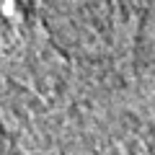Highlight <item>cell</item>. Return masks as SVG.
Segmentation results:
<instances>
[{"instance_id":"obj_1","label":"cell","mask_w":155,"mask_h":155,"mask_svg":"<svg viewBox=\"0 0 155 155\" xmlns=\"http://www.w3.org/2000/svg\"><path fill=\"white\" fill-rule=\"evenodd\" d=\"M3 147H5V137H3V129H0V155H3Z\"/></svg>"}]
</instances>
